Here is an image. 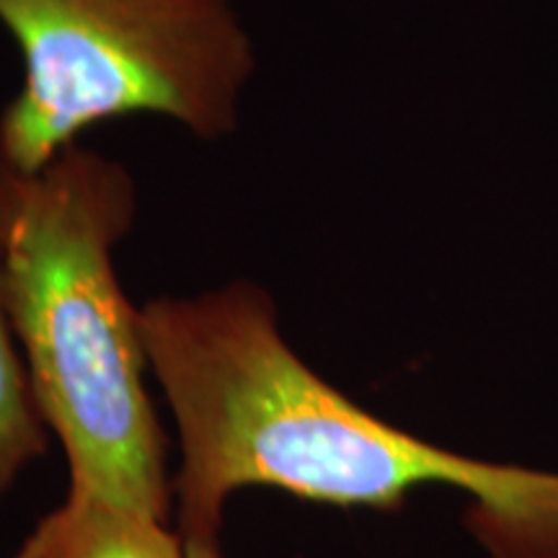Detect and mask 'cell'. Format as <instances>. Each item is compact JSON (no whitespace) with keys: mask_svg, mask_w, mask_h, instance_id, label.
Returning a JSON list of instances; mask_svg holds the SVG:
<instances>
[{"mask_svg":"<svg viewBox=\"0 0 558 558\" xmlns=\"http://www.w3.org/2000/svg\"><path fill=\"white\" fill-rule=\"evenodd\" d=\"M148 365L179 429V535L220 541L235 488L275 486L329 507L399 509L414 488L469 497L488 558H558V471L452 452L393 427L288 344L275 300L248 279L140 308Z\"/></svg>","mask_w":558,"mask_h":558,"instance_id":"6da1fadb","label":"cell"},{"mask_svg":"<svg viewBox=\"0 0 558 558\" xmlns=\"http://www.w3.org/2000/svg\"><path fill=\"white\" fill-rule=\"evenodd\" d=\"M135 218V179L99 150L73 145L32 173L0 163L5 303L70 494L169 522L173 478L145 386L143 318L114 267Z\"/></svg>","mask_w":558,"mask_h":558,"instance_id":"7a4b0ae2","label":"cell"},{"mask_svg":"<svg viewBox=\"0 0 558 558\" xmlns=\"http://www.w3.org/2000/svg\"><path fill=\"white\" fill-rule=\"evenodd\" d=\"M24 78L0 109V163L39 171L81 135L160 114L202 140L239 128L254 45L230 0H0Z\"/></svg>","mask_w":558,"mask_h":558,"instance_id":"3957f363","label":"cell"},{"mask_svg":"<svg viewBox=\"0 0 558 558\" xmlns=\"http://www.w3.org/2000/svg\"><path fill=\"white\" fill-rule=\"evenodd\" d=\"M11 558H186L169 522L107 499L68 494Z\"/></svg>","mask_w":558,"mask_h":558,"instance_id":"277c9868","label":"cell"},{"mask_svg":"<svg viewBox=\"0 0 558 558\" xmlns=\"http://www.w3.org/2000/svg\"><path fill=\"white\" fill-rule=\"evenodd\" d=\"M50 435L13 331L0 269V501L32 463L47 456Z\"/></svg>","mask_w":558,"mask_h":558,"instance_id":"5b68a950","label":"cell"},{"mask_svg":"<svg viewBox=\"0 0 558 558\" xmlns=\"http://www.w3.org/2000/svg\"><path fill=\"white\" fill-rule=\"evenodd\" d=\"M186 558H226L222 556L220 541H184Z\"/></svg>","mask_w":558,"mask_h":558,"instance_id":"8992f818","label":"cell"}]
</instances>
